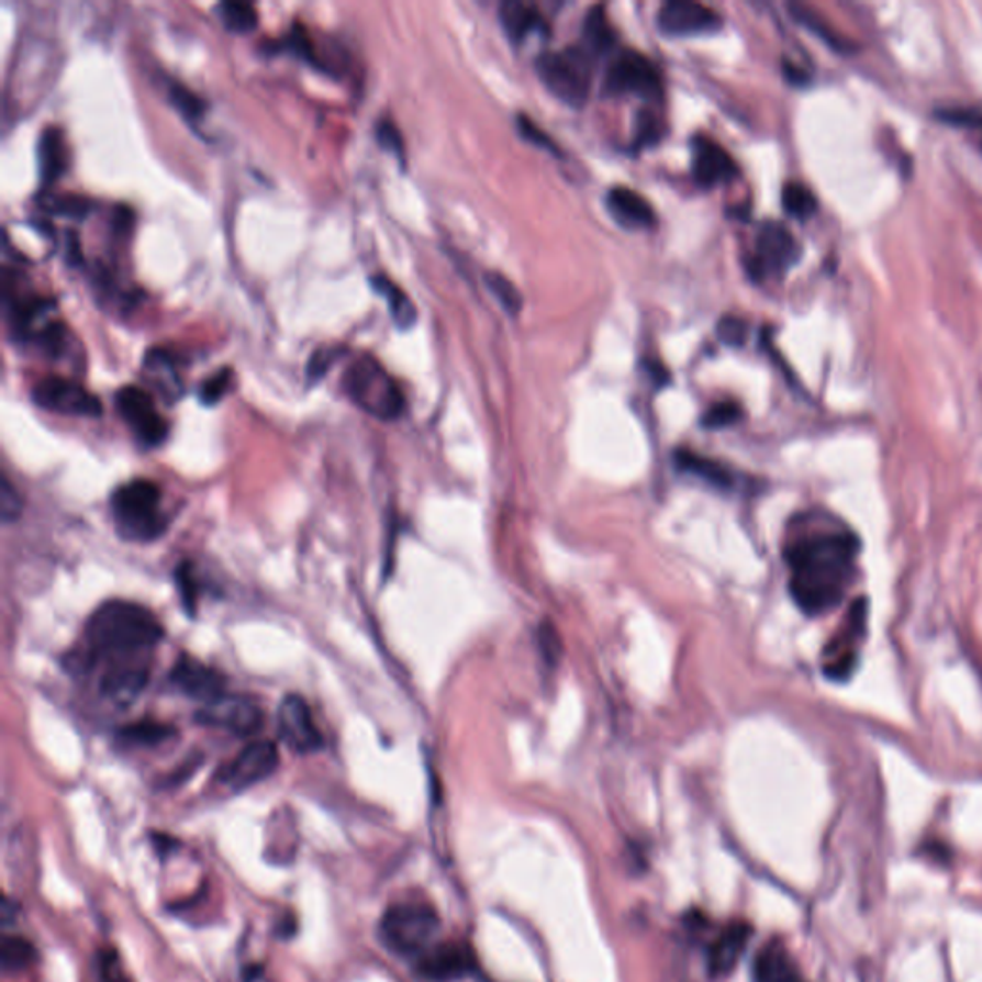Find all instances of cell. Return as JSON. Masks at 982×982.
I'll list each match as a JSON object with an SVG mask.
<instances>
[{
    "instance_id": "3957f363",
    "label": "cell",
    "mask_w": 982,
    "mask_h": 982,
    "mask_svg": "<svg viewBox=\"0 0 982 982\" xmlns=\"http://www.w3.org/2000/svg\"><path fill=\"white\" fill-rule=\"evenodd\" d=\"M342 388L357 408L378 421H395L405 411L400 386L370 354L356 357L344 370Z\"/></svg>"
},
{
    "instance_id": "7402d4cb",
    "label": "cell",
    "mask_w": 982,
    "mask_h": 982,
    "mask_svg": "<svg viewBox=\"0 0 982 982\" xmlns=\"http://www.w3.org/2000/svg\"><path fill=\"white\" fill-rule=\"evenodd\" d=\"M748 935L747 925L734 923L714 940L711 948V971L714 975L726 977L734 971L747 948Z\"/></svg>"
},
{
    "instance_id": "cb8c5ba5",
    "label": "cell",
    "mask_w": 982,
    "mask_h": 982,
    "mask_svg": "<svg viewBox=\"0 0 982 982\" xmlns=\"http://www.w3.org/2000/svg\"><path fill=\"white\" fill-rule=\"evenodd\" d=\"M148 672L143 666L112 668L102 678V693L115 703H131L146 688Z\"/></svg>"
},
{
    "instance_id": "7a4b0ae2",
    "label": "cell",
    "mask_w": 982,
    "mask_h": 982,
    "mask_svg": "<svg viewBox=\"0 0 982 982\" xmlns=\"http://www.w3.org/2000/svg\"><path fill=\"white\" fill-rule=\"evenodd\" d=\"M85 637L94 655H135L156 647L164 627L143 605L115 599L91 614Z\"/></svg>"
},
{
    "instance_id": "f6af8a7d",
    "label": "cell",
    "mask_w": 982,
    "mask_h": 982,
    "mask_svg": "<svg viewBox=\"0 0 982 982\" xmlns=\"http://www.w3.org/2000/svg\"><path fill=\"white\" fill-rule=\"evenodd\" d=\"M100 981L131 982V979L125 975L122 963H120V960H118V956H115V953H104L102 963H100Z\"/></svg>"
},
{
    "instance_id": "277c9868",
    "label": "cell",
    "mask_w": 982,
    "mask_h": 982,
    "mask_svg": "<svg viewBox=\"0 0 982 982\" xmlns=\"http://www.w3.org/2000/svg\"><path fill=\"white\" fill-rule=\"evenodd\" d=\"M112 514L115 526L127 542H154L167 528L166 516L161 514V490L150 480H133L120 486L112 493Z\"/></svg>"
},
{
    "instance_id": "d4e9b609",
    "label": "cell",
    "mask_w": 982,
    "mask_h": 982,
    "mask_svg": "<svg viewBox=\"0 0 982 982\" xmlns=\"http://www.w3.org/2000/svg\"><path fill=\"white\" fill-rule=\"evenodd\" d=\"M676 465H678V469L688 472V475H693V477L703 480V482H708L714 488L734 490L735 486H737V477H735L732 470L724 467V465H719V462L701 457V455L691 454V451H678L676 454Z\"/></svg>"
},
{
    "instance_id": "60d3db41",
    "label": "cell",
    "mask_w": 982,
    "mask_h": 982,
    "mask_svg": "<svg viewBox=\"0 0 982 982\" xmlns=\"http://www.w3.org/2000/svg\"><path fill=\"white\" fill-rule=\"evenodd\" d=\"M375 135H377L378 144L386 152L393 154L403 164V159H405V144H403V138H401L400 129L395 127L390 120H380L377 129H375Z\"/></svg>"
},
{
    "instance_id": "8d00e7d4",
    "label": "cell",
    "mask_w": 982,
    "mask_h": 982,
    "mask_svg": "<svg viewBox=\"0 0 982 982\" xmlns=\"http://www.w3.org/2000/svg\"><path fill=\"white\" fill-rule=\"evenodd\" d=\"M231 382H233V370L221 369L220 372H215L212 377L204 380V384L200 388V392H198V398L200 401L208 405V408H212V405H217L225 395H227L228 390H231Z\"/></svg>"
},
{
    "instance_id": "4fadbf2b",
    "label": "cell",
    "mask_w": 982,
    "mask_h": 982,
    "mask_svg": "<svg viewBox=\"0 0 982 982\" xmlns=\"http://www.w3.org/2000/svg\"><path fill=\"white\" fill-rule=\"evenodd\" d=\"M866 613L868 609L860 601L848 613L847 622L839 632L833 635L832 641L824 650V672L832 680H847L855 670L858 660L860 639L866 634Z\"/></svg>"
},
{
    "instance_id": "d590c367",
    "label": "cell",
    "mask_w": 982,
    "mask_h": 982,
    "mask_svg": "<svg viewBox=\"0 0 982 982\" xmlns=\"http://www.w3.org/2000/svg\"><path fill=\"white\" fill-rule=\"evenodd\" d=\"M740 419H743V409L739 403L719 401L704 413L701 424L708 431H718V428L734 426L735 423H739Z\"/></svg>"
},
{
    "instance_id": "1f68e13d",
    "label": "cell",
    "mask_w": 982,
    "mask_h": 982,
    "mask_svg": "<svg viewBox=\"0 0 982 982\" xmlns=\"http://www.w3.org/2000/svg\"><path fill=\"white\" fill-rule=\"evenodd\" d=\"M37 953L31 942L22 937H7L0 946V963L4 971H23L35 961Z\"/></svg>"
},
{
    "instance_id": "ee69618b",
    "label": "cell",
    "mask_w": 982,
    "mask_h": 982,
    "mask_svg": "<svg viewBox=\"0 0 982 982\" xmlns=\"http://www.w3.org/2000/svg\"><path fill=\"white\" fill-rule=\"evenodd\" d=\"M338 357H341V349L338 348L319 349L317 354L311 357V361L308 364L310 382H317L319 378L325 377Z\"/></svg>"
},
{
    "instance_id": "f1b7e54d",
    "label": "cell",
    "mask_w": 982,
    "mask_h": 982,
    "mask_svg": "<svg viewBox=\"0 0 982 982\" xmlns=\"http://www.w3.org/2000/svg\"><path fill=\"white\" fill-rule=\"evenodd\" d=\"M167 99L171 102V107L179 112L182 120L189 125H200L208 112V104L198 97L197 92L190 91L187 85L179 83L169 79L167 81Z\"/></svg>"
},
{
    "instance_id": "9a60e30c",
    "label": "cell",
    "mask_w": 982,
    "mask_h": 982,
    "mask_svg": "<svg viewBox=\"0 0 982 982\" xmlns=\"http://www.w3.org/2000/svg\"><path fill=\"white\" fill-rule=\"evenodd\" d=\"M477 968L475 953L459 942L434 945L416 958V973L428 982H455L470 975Z\"/></svg>"
},
{
    "instance_id": "e575fe53",
    "label": "cell",
    "mask_w": 982,
    "mask_h": 982,
    "mask_svg": "<svg viewBox=\"0 0 982 982\" xmlns=\"http://www.w3.org/2000/svg\"><path fill=\"white\" fill-rule=\"evenodd\" d=\"M665 135V125L660 122L652 110H641L637 114V125H635V148L641 150L645 146L657 144Z\"/></svg>"
},
{
    "instance_id": "7c38bea8",
    "label": "cell",
    "mask_w": 982,
    "mask_h": 982,
    "mask_svg": "<svg viewBox=\"0 0 982 982\" xmlns=\"http://www.w3.org/2000/svg\"><path fill=\"white\" fill-rule=\"evenodd\" d=\"M197 722L205 727L225 729L241 737H249L264 726V712L249 699L221 695L220 699L205 703L197 712Z\"/></svg>"
},
{
    "instance_id": "ab89813d",
    "label": "cell",
    "mask_w": 982,
    "mask_h": 982,
    "mask_svg": "<svg viewBox=\"0 0 982 982\" xmlns=\"http://www.w3.org/2000/svg\"><path fill=\"white\" fill-rule=\"evenodd\" d=\"M516 125H518V133H521L524 141H528L529 144H534V146L542 148V150L553 152L555 156H560L559 146L555 144L551 136L547 135L544 129L537 127L536 122L529 120L528 115H518V118H516Z\"/></svg>"
},
{
    "instance_id": "603a6c76",
    "label": "cell",
    "mask_w": 982,
    "mask_h": 982,
    "mask_svg": "<svg viewBox=\"0 0 982 982\" xmlns=\"http://www.w3.org/2000/svg\"><path fill=\"white\" fill-rule=\"evenodd\" d=\"M38 175L43 185H53L68 167V150L60 129L48 127L41 133L37 144Z\"/></svg>"
},
{
    "instance_id": "ac0fdd59",
    "label": "cell",
    "mask_w": 982,
    "mask_h": 982,
    "mask_svg": "<svg viewBox=\"0 0 982 982\" xmlns=\"http://www.w3.org/2000/svg\"><path fill=\"white\" fill-rule=\"evenodd\" d=\"M169 680L175 689L181 691L182 695L194 699V701H202L204 704L225 695V678L217 670H213L210 666H205L204 662H200L189 655H182L175 662Z\"/></svg>"
},
{
    "instance_id": "6da1fadb",
    "label": "cell",
    "mask_w": 982,
    "mask_h": 982,
    "mask_svg": "<svg viewBox=\"0 0 982 982\" xmlns=\"http://www.w3.org/2000/svg\"><path fill=\"white\" fill-rule=\"evenodd\" d=\"M858 537L832 516L804 513L786 528L783 557L789 593L802 613H832L847 598L858 574Z\"/></svg>"
},
{
    "instance_id": "83f0119b",
    "label": "cell",
    "mask_w": 982,
    "mask_h": 982,
    "mask_svg": "<svg viewBox=\"0 0 982 982\" xmlns=\"http://www.w3.org/2000/svg\"><path fill=\"white\" fill-rule=\"evenodd\" d=\"M269 51H271L272 54H292V56L300 58V60L305 62V64H310V66L319 69V71L328 74L325 64L319 58L317 51H315V45H313V41H311L310 35H308V31L300 27V25H294L292 30L288 31L287 37L277 41Z\"/></svg>"
},
{
    "instance_id": "ba28073f",
    "label": "cell",
    "mask_w": 982,
    "mask_h": 982,
    "mask_svg": "<svg viewBox=\"0 0 982 982\" xmlns=\"http://www.w3.org/2000/svg\"><path fill=\"white\" fill-rule=\"evenodd\" d=\"M799 257L801 248L789 228L778 221H766L756 236V254L750 257L747 269L750 277L763 279L773 272H785Z\"/></svg>"
},
{
    "instance_id": "7dc6e473",
    "label": "cell",
    "mask_w": 982,
    "mask_h": 982,
    "mask_svg": "<svg viewBox=\"0 0 982 982\" xmlns=\"http://www.w3.org/2000/svg\"><path fill=\"white\" fill-rule=\"evenodd\" d=\"M779 982H804V981H802V977L799 975V971H796V969L793 968Z\"/></svg>"
},
{
    "instance_id": "836d02e7",
    "label": "cell",
    "mask_w": 982,
    "mask_h": 982,
    "mask_svg": "<svg viewBox=\"0 0 982 982\" xmlns=\"http://www.w3.org/2000/svg\"><path fill=\"white\" fill-rule=\"evenodd\" d=\"M169 735H171V727L152 722V719H143V722H135V724L122 727L123 739L135 743V745H146V747L159 745L161 740L169 739Z\"/></svg>"
},
{
    "instance_id": "484cf974",
    "label": "cell",
    "mask_w": 982,
    "mask_h": 982,
    "mask_svg": "<svg viewBox=\"0 0 982 982\" xmlns=\"http://www.w3.org/2000/svg\"><path fill=\"white\" fill-rule=\"evenodd\" d=\"M370 287L375 288V292L378 295L384 298L388 308H390V315H392L393 323H395L398 328L408 331V328L415 325V303L411 302V298L393 280L388 279L386 275H377V277L370 279Z\"/></svg>"
},
{
    "instance_id": "9c48e42d",
    "label": "cell",
    "mask_w": 982,
    "mask_h": 982,
    "mask_svg": "<svg viewBox=\"0 0 982 982\" xmlns=\"http://www.w3.org/2000/svg\"><path fill=\"white\" fill-rule=\"evenodd\" d=\"M31 400L37 408L58 415H102V403L99 398L68 378L48 377L41 380L31 392Z\"/></svg>"
},
{
    "instance_id": "7bdbcfd3",
    "label": "cell",
    "mask_w": 982,
    "mask_h": 982,
    "mask_svg": "<svg viewBox=\"0 0 982 982\" xmlns=\"http://www.w3.org/2000/svg\"><path fill=\"white\" fill-rule=\"evenodd\" d=\"M175 578H177V588H179V593H181L182 605L192 614L194 606H197V582H194L192 567L187 565V562H182L179 570L175 572Z\"/></svg>"
},
{
    "instance_id": "d6986e66",
    "label": "cell",
    "mask_w": 982,
    "mask_h": 982,
    "mask_svg": "<svg viewBox=\"0 0 982 982\" xmlns=\"http://www.w3.org/2000/svg\"><path fill=\"white\" fill-rule=\"evenodd\" d=\"M499 20L514 45H522L532 35L549 37V23L536 4L522 0H506L499 8Z\"/></svg>"
},
{
    "instance_id": "8fae6325",
    "label": "cell",
    "mask_w": 982,
    "mask_h": 982,
    "mask_svg": "<svg viewBox=\"0 0 982 982\" xmlns=\"http://www.w3.org/2000/svg\"><path fill=\"white\" fill-rule=\"evenodd\" d=\"M279 768V748L271 740H256L244 748L235 760L225 763L217 773L221 785L231 791H244L261 783Z\"/></svg>"
},
{
    "instance_id": "d6a6232c",
    "label": "cell",
    "mask_w": 982,
    "mask_h": 982,
    "mask_svg": "<svg viewBox=\"0 0 982 982\" xmlns=\"http://www.w3.org/2000/svg\"><path fill=\"white\" fill-rule=\"evenodd\" d=\"M486 287L490 290L491 295L501 303V308L511 315L516 317L522 311V295L518 288L514 287L511 280L506 279L501 272H486Z\"/></svg>"
},
{
    "instance_id": "4dcf8cb0",
    "label": "cell",
    "mask_w": 982,
    "mask_h": 982,
    "mask_svg": "<svg viewBox=\"0 0 982 982\" xmlns=\"http://www.w3.org/2000/svg\"><path fill=\"white\" fill-rule=\"evenodd\" d=\"M781 204L783 210L796 220H808L817 210L816 197L801 182H786L781 192Z\"/></svg>"
},
{
    "instance_id": "5b68a950",
    "label": "cell",
    "mask_w": 982,
    "mask_h": 982,
    "mask_svg": "<svg viewBox=\"0 0 982 982\" xmlns=\"http://www.w3.org/2000/svg\"><path fill=\"white\" fill-rule=\"evenodd\" d=\"M593 56L582 46L545 53L536 60V71L545 89L568 107L582 108L591 92Z\"/></svg>"
},
{
    "instance_id": "f35d334b",
    "label": "cell",
    "mask_w": 982,
    "mask_h": 982,
    "mask_svg": "<svg viewBox=\"0 0 982 982\" xmlns=\"http://www.w3.org/2000/svg\"><path fill=\"white\" fill-rule=\"evenodd\" d=\"M719 342L729 348H740L747 342V323L737 315H724L716 326Z\"/></svg>"
},
{
    "instance_id": "2e32d148",
    "label": "cell",
    "mask_w": 982,
    "mask_h": 982,
    "mask_svg": "<svg viewBox=\"0 0 982 982\" xmlns=\"http://www.w3.org/2000/svg\"><path fill=\"white\" fill-rule=\"evenodd\" d=\"M279 735L282 743L298 755H311L323 748V735L302 696L288 695L280 703Z\"/></svg>"
},
{
    "instance_id": "bcb514c9",
    "label": "cell",
    "mask_w": 982,
    "mask_h": 982,
    "mask_svg": "<svg viewBox=\"0 0 982 982\" xmlns=\"http://www.w3.org/2000/svg\"><path fill=\"white\" fill-rule=\"evenodd\" d=\"M645 367H647V372L652 377L655 384L666 386L670 382V372L665 369V365L657 364V361H647Z\"/></svg>"
},
{
    "instance_id": "8992f818",
    "label": "cell",
    "mask_w": 982,
    "mask_h": 982,
    "mask_svg": "<svg viewBox=\"0 0 982 982\" xmlns=\"http://www.w3.org/2000/svg\"><path fill=\"white\" fill-rule=\"evenodd\" d=\"M438 914L424 904H398L380 922V937L393 953L405 958L423 956L438 935Z\"/></svg>"
},
{
    "instance_id": "30bf717a",
    "label": "cell",
    "mask_w": 982,
    "mask_h": 982,
    "mask_svg": "<svg viewBox=\"0 0 982 982\" xmlns=\"http://www.w3.org/2000/svg\"><path fill=\"white\" fill-rule=\"evenodd\" d=\"M115 408L143 444L156 447L166 442L169 428L146 390L138 386H125L115 393Z\"/></svg>"
},
{
    "instance_id": "4316f807",
    "label": "cell",
    "mask_w": 982,
    "mask_h": 982,
    "mask_svg": "<svg viewBox=\"0 0 982 982\" xmlns=\"http://www.w3.org/2000/svg\"><path fill=\"white\" fill-rule=\"evenodd\" d=\"M614 45H616V33H614L611 23H609L605 8H591L588 15H585V22H583L582 45L580 46L590 56L598 58V56H603L609 51H613Z\"/></svg>"
},
{
    "instance_id": "5bb4252c",
    "label": "cell",
    "mask_w": 982,
    "mask_h": 982,
    "mask_svg": "<svg viewBox=\"0 0 982 982\" xmlns=\"http://www.w3.org/2000/svg\"><path fill=\"white\" fill-rule=\"evenodd\" d=\"M657 25L660 33L668 37H696L716 33L724 22L716 10L704 4L691 0H670L660 8Z\"/></svg>"
},
{
    "instance_id": "e0dca14e",
    "label": "cell",
    "mask_w": 982,
    "mask_h": 982,
    "mask_svg": "<svg viewBox=\"0 0 982 982\" xmlns=\"http://www.w3.org/2000/svg\"><path fill=\"white\" fill-rule=\"evenodd\" d=\"M691 174L704 189L726 185L739 177V166L732 154L708 136H695L691 143Z\"/></svg>"
},
{
    "instance_id": "ffe728a7",
    "label": "cell",
    "mask_w": 982,
    "mask_h": 982,
    "mask_svg": "<svg viewBox=\"0 0 982 982\" xmlns=\"http://www.w3.org/2000/svg\"><path fill=\"white\" fill-rule=\"evenodd\" d=\"M606 208L613 215V220L622 227H657V213L652 210V205L635 190L626 189V187H614L609 190Z\"/></svg>"
},
{
    "instance_id": "b9f144b4",
    "label": "cell",
    "mask_w": 982,
    "mask_h": 982,
    "mask_svg": "<svg viewBox=\"0 0 982 982\" xmlns=\"http://www.w3.org/2000/svg\"><path fill=\"white\" fill-rule=\"evenodd\" d=\"M22 498H20V493L15 491L12 482L8 480V478H2V484H0V514H2V522L8 524V522H15L20 516H22Z\"/></svg>"
},
{
    "instance_id": "f546056e",
    "label": "cell",
    "mask_w": 982,
    "mask_h": 982,
    "mask_svg": "<svg viewBox=\"0 0 982 982\" xmlns=\"http://www.w3.org/2000/svg\"><path fill=\"white\" fill-rule=\"evenodd\" d=\"M215 14L223 23V27L235 35H248L256 30L257 23H259L256 8L248 2H231V0L221 2Z\"/></svg>"
},
{
    "instance_id": "44dd1931",
    "label": "cell",
    "mask_w": 982,
    "mask_h": 982,
    "mask_svg": "<svg viewBox=\"0 0 982 982\" xmlns=\"http://www.w3.org/2000/svg\"><path fill=\"white\" fill-rule=\"evenodd\" d=\"M143 370L146 380L154 386V390L167 401L175 403L181 400L182 380L175 369L174 359L164 349H150L143 359Z\"/></svg>"
},
{
    "instance_id": "52a82bcc",
    "label": "cell",
    "mask_w": 982,
    "mask_h": 982,
    "mask_svg": "<svg viewBox=\"0 0 982 982\" xmlns=\"http://www.w3.org/2000/svg\"><path fill=\"white\" fill-rule=\"evenodd\" d=\"M603 92L609 97H637L647 102H660L665 83L657 66L643 54L622 51L606 68Z\"/></svg>"
},
{
    "instance_id": "74e56055",
    "label": "cell",
    "mask_w": 982,
    "mask_h": 982,
    "mask_svg": "<svg viewBox=\"0 0 982 982\" xmlns=\"http://www.w3.org/2000/svg\"><path fill=\"white\" fill-rule=\"evenodd\" d=\"M46 210L69 217V220H85L91 213L92 204L89 200L79 197H56L48 198Z\"/></svg>"
}]
</instances>
